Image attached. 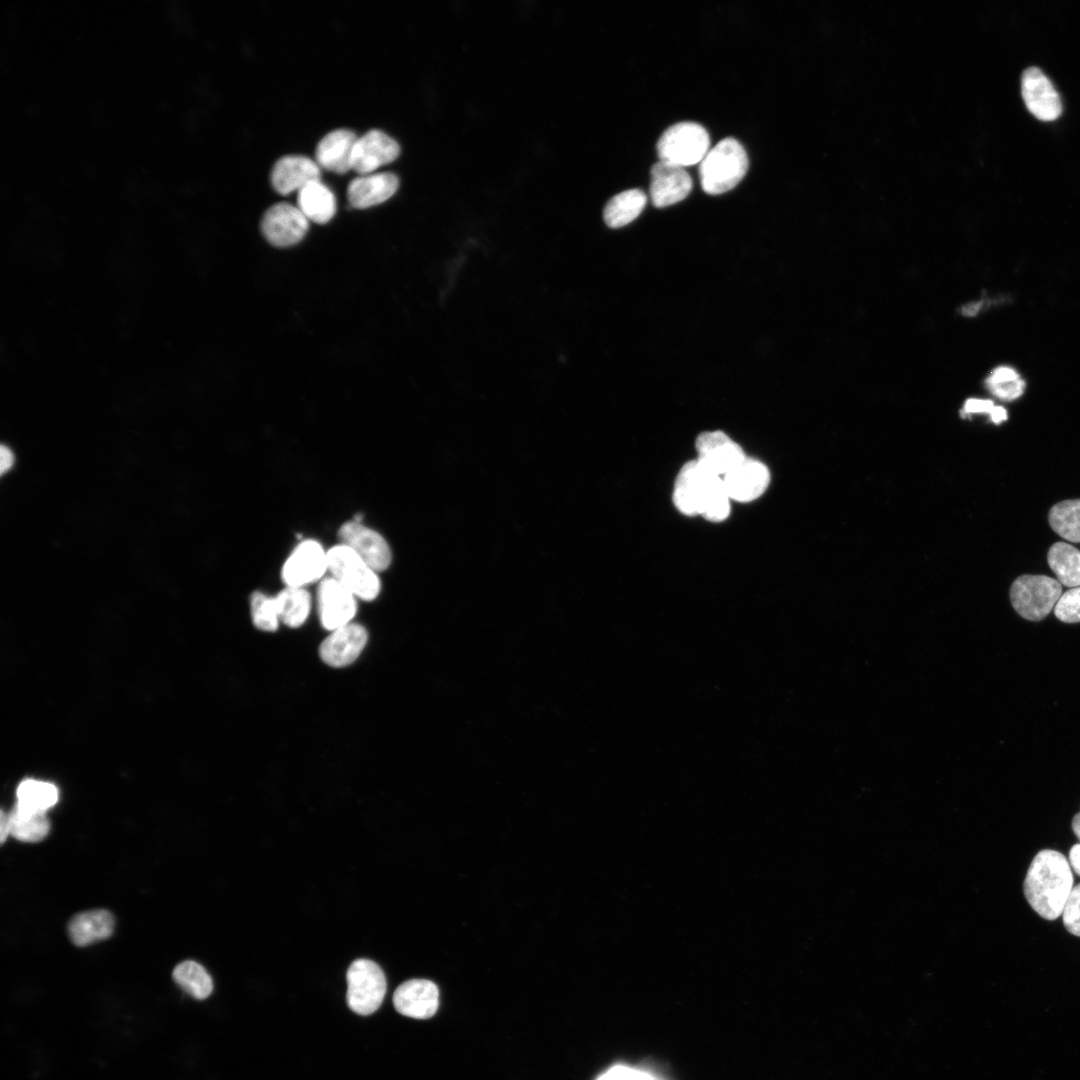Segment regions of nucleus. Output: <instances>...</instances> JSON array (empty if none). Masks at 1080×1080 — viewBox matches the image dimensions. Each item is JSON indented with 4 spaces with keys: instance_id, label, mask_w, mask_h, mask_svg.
Masks as SVG:
<instances>
[{
    "instance_id": "obj_37",
    "label": "nucleus",
    "mask_w": 1080,
    "mask_h": 1080,
    "mask_svg": "<svg viewBox=\"0 0 1080 1080\" xmlns=\"http://www.w3.org/2000/svg\"><path fill=\"white\" fill-rule=\"evenodd\" d=\"M13 463H14V455H13L12 451L6 446H1V449H0V471H1V474H4L6 471H8L12 467Z\"/></svg>"
},
{
    "instance_id": "obj_34",
    "label": "nucleus",
    "mask_w": 1080,
    "mask_h": 1080,
    "mask_svg": "<svg viewBox=\"0 0 1080 1080\" xmlns=\"http://www.w3.org/2000/svg\"><path fill=\"white\" fill-rule=\"evenodd\" d=\"M980 413L989 414L991 421L995 424H1000L1008 418L1005 408L995 405L992 400L988 399L969 398L965 401L961 410L963 417Z\"/></svg>"
},
{
    "instance_id": "obj_16",
    "label": "nucleus",
    "mask_w": 1080,
    "mask_h": 1080,
    "mask_svg": "<svg viewBox=\"0 0 1080 1080\" xmlns=\"http://www.w3.org/2000/svg\"><path fill=\"white\" fill-rule=\"evenodd\" d=\"M650 197L658 208L680 202L692 189V179L684 167L658 161L651 170Z\"/></svg>"
},
{
    "instance_id": "obj_25",
    "label": "nucleus",
    "mask_w": 1080,
    "mask_h": 1080,
    "mask_svg": "<svg viewBox=\"0 0 1080 1080\" xmlns=\"http://www.w3.org/2000/svg\"><path fill=\"white\" fill-rule=\"evenodd\" d=\"M280 621L291 628L304 624L311 610V595L304 587L285 586L275 595Z\"/></svg>"
},
{
    "instance_id": "obj_8",
    "label": "nucleus",
    "mask_w": 1080,
    "mask_h": 1080,
    "mask_svg": "<svg viewBox=\"0 0 1080 1080\" xmlns=\"http://www.w3.org/2000/svg\"><path fill=\"white\" fill-rule=\"evenodd\" d=\"M328 572V555L323 545L312 538L301 540L281 568L285 586L306 587L320 582Z\"/></svg>"
},
{
    "instance_id": "obj_10",
    "label": "nucleus",
    "mask_w": 1080,
    "mask_h": 1080,
    "mask_svg": "<svg viewBox=\"0 0 1080 1080\" xmlns=\"http://www.w3.org/2000/svg\"><path fill=\"white\" fill-rule=\"evenodd\" d=\"M317 608L322 626L333 631L352 622L357 612V597L332 576L318 584Z\"/></svg>"
},
{
    "instance_id": "obj_23",
    "label": "nucleus",
    "mask_w": 1080,
    "mask_h": 1080,
    "mask_svg": "<svg viewBox=\"0 0 1080 1080\" xmlns=\"http://www.w3.org/2000/svg\"><path fill=\"white\" fill-rule=\"evenodd\" d=\"M297 204L304 216L317 224L329 222L336 212L335 196L321 181L312 182L298 191Z\"/></svg>"
},
{
    "instance_id": "obj_20",
    "label": "nucleus",
    "mask_w": 1080,
    "mask_h": 1080,
    "mask_svg": "<svg viewBox=\"0 0 1080 1080\" xmlns=\"http://www.w3.org/2000/svg\"><path fill=\"white\" fill-rule=\"evenodd\" d=\"M398 186V177L390 172L362 175L349 183L348 202L353 208H369L392 197Z\"/></svg>"
},
{
    "instance_id": "obj_32",
    "label": "nucleus",
    "mask_w": 1080,
    "mask_h": 1080,
    "mask_svg": "<svg viewBox=\"0 0 1080 1080\" xmlns=\"http://www.w3.org/2000/svg\"><path fill=\"white\" fill-rule=\"evenodd\" d=\"M250 611L254 626L261 631H275L280 621L275 596L254 591L250 597Z\"/></svg>"
},
{
    "instance_id": "obj_35",
    "label": "nucleus",
    "mask_w": 1080,
    "mask_h": 1080,
    "mask_svg": "<svg viewBox=\"0 0 1080 1080\" xmlns=\"http://www.w3.org/2000/svg\"><path fill=\"white\" fill-rule=\"evenodd\" d=\"M1062 914L1066 929L1080 937V884L1073 887Z\"/></svg>"
},
{
    "instance_id": "obj_28",
    "label": "nucleus",
    "mask_w": 1080,
    "mask_h": 1080,
    "mask_svg": "<svg viewBox=\"0 0 1080 1080\" xmlns=\"http://www.w3.org/2000/svg\"><path fill=\"white\" fill-rule=\"evenodd\" d=\"M16 805L33 812L45 813L58 801V789L49 782L34 779L22 781L16 792Z\"/></svg>"
},
{
    "instance_id": "obj_12",
    "label": "nucleus",
    "mask_w": 1080,
    "mask_h": 1080,
    "mask_svg": "<svg viewBox=\"0 0 1080 1080\" xmlns=\"http://www.w3.org/2000/svg\"><path fill=\"white\" fill-rule=\"evenodd\" d=\"M1021 92L1027 109L1037 119L1053 121L1061 115L1062 103L1059 94L1039 68L1029 67L1023 72Z\"/></svg>"
},
{
    "instance_id": "obj_7",
    "label": "nucleus",
    "mask_w": 1080,
    "mask_h": 1080,
    "mask_svg": "<svg viewBox=\"0 0 1080 1080\" xmlns=\"http://www.w3.org/2000/svg\"><path fill=\"white\" fill-rule=\"evenodd\" d=\"M346 1001L356 1014L374 1013L386 994V978L378 964L369 959L354 960L346 973Z\"/></svg>"
},
{
    "instance_id": "obj_39",
    "label": "nucleus",
    "mask_w": 1080,
    "mask_h": 1080,
    "mask_svg": "<svg viewBox=\"0 0 1080 1080\" xmlns=\"http://www.w3.org/2000/svg\"><path fill=\"white\" fill-rule=\"evenodd\" d=\"M1069 861L1073 870L1080 875V844H1076L1070 849Z\"/></svg>"
},
{
    "instance_id": "obj_38",
    "label": "nucleus",
    "mask_w": 1080,
    "mask_h": 1080,
    "mask_svg": "<svg viewBox=\"0 0 1080 1080\" xmlns=\"http://www.w3.org/2000/svg\"><path fill=\"white\" fill-rule=\"evenodd\" d=\"M984 303L985 302L983 300L970 302L961 307V314L966 317L975 316L981 310Z\"/></svg>"
},
{
    "instance_id": "obj_9",
    "label": "nucleus",
    "mask_w": 1080,
    "mask_h": 1080,
    "mask_svg": "<svg viewBox=\"0 0 1080 1080\" xmlns=\"http://www.w3.org/2000/svg\"><path fill=\"white\" fill-rule=\"evenodd\" d=\"M342 543L361 556L377 572L386 570L392 562V551L386 539L375 529L355 520L344 522L337 532Z\"/></svg>"
},
{
    "instance_id": "obj_24",
    "label": "nucleus",
    "mask_w": 1080,
    "mask_h": 1080,
    "mask_svg": "<svg viewBox=\"0 0 1080 1080\" xmlns=\"http://www.w3.org/2000/svg\"><path fill=\"white\" fill-rule=\"evenodd\" d=\"M647 202L646 194L640 189H629L612 197L606 204L603 217L611 228H620L636 219Z\"/></svg>"
},
{
    "instance_id": "obj_33",
    "label": "nucleus",
    "mask_w": 1080,
    "mask_h": 1080,
    "mask_svg": "<svg viewBox=\"0 0 1080 1080\" xmlns=\"http://www.w3.org/2000/svg\"><path fill=\"white\" fill-rule=\"evenodd\" d=\"M1054 614L1065 623L1080 622V586L1061 594L1054 607Z\"/></svg>"
},
{
    "instance_id": "obj_17",
    "label": "nucleus",
    "mask_w": 1080,
    "mask_h": 1080,
    "mask_svg": "<svg viewBox=\"0 0 1080 1080\" xmlns=\"http://www.w3.org/2000/svg\"><path fill=\"white\" fill-rule=\"evenodd\" d=\"M393 1004L400 1014L415 1018L432 1017L439 1006V990L427 979H411L400 984L393 994Z\"/></svg>"
},
{
    "instance_id": "obj_27",
    "label": "nucleus",
    "mask_w": 1080,
    "mask_h": 1080,
    "mask_svg": "<svg viewBox=\"0 0 1080 1080\" xmlns=\"http://www.w3.org/2000/svg\"><path fill=\"white\" fill-rule=\"evenodd\" d=\"M9 816L10 834L24 842H38L44 839L50 829L45 813L25 810L17 805Z\"/></svg>"
},
{
    "instance_id": "obj_30",
    "label": "nucleus",
    "mask_w": 1080,
    "mask_h": 1080,
    "mask_svg": "<svg viewBox=\"0 0 1080 1080\" xmlns=\"http://www.w3.org/2000/svg\"><path fill=\"white\" fill-rule=\"evenodd\" d=\"M1049 523L1062 538L1080 542V499L1064 500L1049 511Z\"/></svg>"
},
{
    "instance_id": "obj_15",
    "label": "nucleus",
    "mask_w": 1080,
    "mask_h": 1080,
    "mask_svg": "<svg viewBox=\"0 0 1080 1080\" xmlns=\"http://www.w3.org/2000/svg\"><path fill=\"white\" fill-rule=\"evenodd\" d=\"M367 639L366 629L360 624L351 622L330 631L320 645V657L329 666H347L361 654Z\"/></svg>"
},
{
    "instance_id": "obj_41",
    "label": "nucleus",
    "mask_w": 1080,
    "mask_h": 1080,
    "mask_svg": "<svg viewBox=\"0 0 1080 1080\" xmlns=\"http://www.w3.org/2000/svg\"><path fill=\"white\" fill-rule=\"evenodd\" d=\"M1072 828L1075 835L1080 840V813L1076 814L1072 820Z\"/></svg>"
},
{
    "instance_id": "obj_40",
    "label": "nucleus",
    "mask_w": 1080,
    "mask_h": 1080,
    "mask_svg": "<svg viewBox=\"0 0 1080 1080\" xmlns=\"http://www.w3.org/2000/svg\"><path fill=\"white\" fill-rule=\"evenodd\" d=\"M9 834H10L9 816L6 815L2 811L1 816H0V840H1V843H4V841L6 840V838H7V836Z\"/></svg>"
},
{
    "instance_id": "obj_13",
    "label": "nucleus",
    "mask_w": 1080,
    "mask_h": 1080,
    "mask_svg": "<svg viewBox=\"0 0 1080 1080\" xmlns=\"http://www.w3.org/2000/svg\"><path fill=\"white\" fill-rule=\"evenodd\" d=\"M701 465L723 477L747 457L741 446L722 431L701 433L696 440Z\"/></svg>"
},
{
    "instance_id": "obj_29",
    "label": "nucleus",
    "mask_w": 1080,
    "mask_h": 1080,
    "mask_svg": "<svg viewBox=\"0 0 1080 1080\" xmlns=\"http://www.w3.org/2000/svg\"><path fill=\"white\" fill-rule=\"evenodd\" d=\"M176 984L197 1000H204L213 991V981L205 968L193 960L179 963L173 970Z\"/></svg>"
},
{
    "instance_id": "obj_5",
    "label": "nucleus",
    "mask_w": 1080,
    "mask_h": 1080,
    "mask_svg": "<svg viewBox=\"0 0 1080 1080\" xmlns=\"http://www.w3.org/2000/svg\"><path fill=\"white\" fill-rule=\"evenodd\" d=\"M709 145V135L703 126L679 122L660 136L657 153L660 161L685 168L700 163L708 153Z\"/></svg>"
},
{
    "instance_id": "obj_31",
    "label": "nucleus",
    "mask_w": 1080,
    "mask_h": 1080,
    "mask_svg": "<svg viewBox=\"0 0 1080 1080\" xmlns=\"http://www.w3.org/2000/svg\"><path fill=\"white\" fill-rule=\"evenodd\" d=\"M988 391L1003 401L1019 398L1025 390V381L1012 367L1002 365L994 368L985 379Z\"/></svg>"
},
{
    "instance_id": "obj_11",
    "label": "nucleus",
    "mask_w": 1080,
    "mask_h": 1080,
    "mask_svg": "<svg viewBox=\"0 0 1080 1080\" xmlns=\"http://www.w3.org/2000/svg\"><path fill=\"white\" fill-rule=\"evenodd\" d=\"M309 228V220L300 209L289 203H277L264 213L261 231L276 247H288L300 242Z\"/></svg>"
},
{
    "instance_id": "obj_4",
    "label": "nucleus",
    "mask_w": 1080,
    "mask_h": 1080,
    "mask_svg": "<svg viewBox=\"0 0 1080 1080\" xmlns=\"http://www.w3.org/2000/svg\"><path fill=\"white\" fill-rule=\"evenodd\" d=\"M328 573L344 585L357 599L374 600L380 593L378 573L348 546L338 543L327 549Z\"/></svg>"
},
{
    "instance_id": "obj_6",
    "label": "nucleus",
    "mask_w": 1080,
    "mask_h": 1080,
    "mask_svg": "<svg viewBox=\"0 0 1080 1080\" xmlns=\"http://www.w3.org/2000/svg\"><path fill=\"white\" fill-rule=\"evenodd\" d=\"M1061 594V583L1045 575H1021L1010 588L1013 608L1030 621L1044 619L1054 609Z\"/></svg>"
},
{
    "instance_id": "obj_3",
    "label": "nucleus",
    "mask_w": 1080,
    "mask_h": 1080,
    "mask_svg": "<svg viewBox=\"0 0 1080 1080\" xmlns=\"http://www.w3.org/2000/svg\"><path fill=\"white\" fill-rule=\"evenodd\" d=\"M748 157L743 146L728 137L718 142L700 162L699 176L702 189L718 195L733 189L745 176Z\"/></svg>"
},
{
    "instance_id": "obj_2",
    "label": "nucleus",
    "mask_w": 1080,
    "mask_h": 1080,
    "mask_svg": "<svg viewBox=\"0 0 1080 1080\" xmlns=\"http://www.w3.org/2000/svg\"><path fill=\"white\" fill-rule=\"evenodd\" d=\"M677 509L687 515H702L712 522L726 519L730 513V497L723 477L701 465L689 461L679 471L673 492Z\"/></svg>"
},
{
    "instance_id": "obj_18",
    "label": "nucleus",
    "mask_w": 1080,
    "mask_h": 1080,
    "mask_svg": "<svg viewBox=\"0 0 1080 1080\" xmlns=\"http://www.w3.org/2000/svg\"><path fill=\"white\" fill-rule=\"evenodd\" d=\"M723 482L730 499L750 502L765 492L770 473L760 461L746 458L723 476Z\"/></svg>"
},
{
    "instance_id": "obj_19",
    "label": "nucleus",
    "mask_w": 1080,
    "mask_h": 1080,
    "mask_svg": "<svg viewBox=\"0 0 1080 1080\" xmlns=\"http://www.w3.org/2000/svg\"><path fill=\"white\" fill-rule=\"evenodd\" d=\"M320 176V166L314 160L302 155H287L274 164L270 179L277 193L287 195L320 181Z\"/></svg>"
},
{
    "instance_id": "obj_22",
    "label": "nucleus",
    "mask_w": 1080,
    "mask_h": 1080,
    "mask_svg": "<svg viewBox=\"0 0 1080 1080\" xmlns=\"http://www.w3.org/2000/svg\"><path fill=\"white\" fill-rule=\"evenodd\" d=\"M113 928V915L102 909L79 913L68 924L70 939L77 946L102 941L112 934Z\"/></svg>"
},
{
    "instance_id": "obj_21",
    "label": "nucleus",
    "mask_w": 1080,
    "mask_h": 1080,
    "mask_svg": "<svg viewBox=\"0 0 1080 1080\" xmlns=\"http://www.w3.org/2000/svg\"><path fill=\"white\" fill-rule=\"evenodd\" d=\"M356 134L349 129H336L326 134L316 147V162L326 170L344 174L351 169Z\"/></svg>"
},
{
    "instance_id": "obj_26",
    "label": "nucleus",
    "mask_w": 1080,
    "mask_h": 1080,
    "mask_svg": "<svg viewBox=\"0 0 1080 1080\" xmlns=\"http://www.w3.org/2000/svg\"><path fill=\"white\" fill-rule=\"evenodd\" d=\"M1048 564L1061 585L1080 586V551L1071 544L1054 543L1047 555Z\"/></svg>"
},
{
    "instance_id": "obj_36",
    "label": "nucleus",
    "mask_w": 1080,
    "mask_h": 1080,
    "mask_svg": "<svg viewBox=\"0 0 1080 1080\" xmlns=\"http://www.w3.org/2000/svg\"><path fill=\"white\" fill-rule=\"evenodd\" d=\"M599 1080H654V1079L652 1077H650L649 1075H647L645 1073H642L640 1071L634 1070V1069H630V1068H626V1067H615L612 1070H610L607 1074H605Z\"/></svg>"
},
{
    "instance_id": "obj_1",
    "label": "nucleus",
    "mask_w": 1080,
    "mask_h": 1080,
    "mask_svg": "<svg viewBox=\"0 0 1080 1080\" xmlns=\"http://www.w3.org/2000/svg\"><path fill=\"white\" fill-rule=\"evenodd\" d=\"M1073 889V875L1066 857L1055 850H1042L1032 860L1024 893L1030 906L1046 920H1055L1064 910Z\"/></svg>"
},
{
    "instance_id": "obj_14",
    "label": "nucleus",
    "mask_w": 1080,
    "mask_h": 1080,
    "mask_svg": "<svg viewBox=\"0 0 1080 1080\" xmlns=\"http://www.w3.org/2000/svg\"><path fill=\"white\" fill-rule=\"evenodd\" d=\"M400 154L398 143L386 133L372 129L357 137L352 150L351 169L366 175L393 162Z\"/></svg>"
}]
</instances>
